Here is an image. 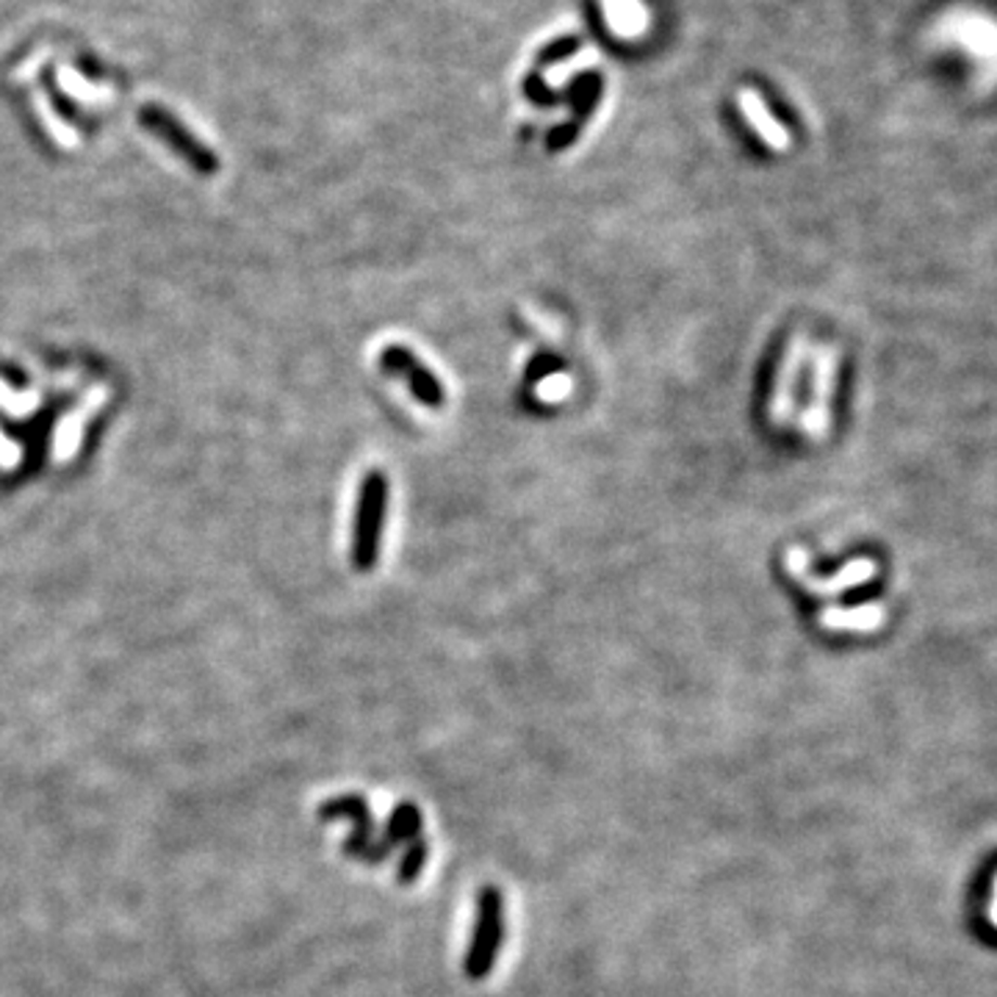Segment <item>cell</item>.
<instances>
[{"label":"cell","mask_w":997,"mask_h":997,"mask_svg":"<svg viewBox=\"0 0 997 997\" xmlns=\"http://www.w3.org/2000/svg\"><path fill=\"white\" fill-rule=\"evenodd\" d=\"M385 508H388V480L383 471H372L360 488L358 527H355L353 560L360 571H369L378 563L380 538H383Z\"/></svg>","instance_id":"obj_1"},{"label":"cell","mask_w":997,"mask_h":997,"mask_svg":"<svg viewBox=\"0 0 997 997\" xmlns=\"http://www.w3.org/2000/svg\"><path fill=\"white\" fill-rule=\"evenodd\" d=\"M502 945V898L494 886H485L480 892V917H477V931L471 940L469 956H465V973L469 979L480 981L490 973L496 954Z\"/></svg>","instance_id":"obj_2"},{"label":"cell","mask_w":997,"mask_h":997,"mask_svg":"<svg viewBox=\"0 0 997 997\" xmlns=\"http://www.w3.org/2000/svg\"><path fill=\"white\" fill-rule=\"evenodd\" d=\"M324 820L338 818V815H347L349 823H353V834L347 840V854L358 856L363 861H383V854H380V845L374 843V823H372V811L366 806L363 795H344L338 801H328V804L319 809Z\"/></svg>","instance_id":"obj_3"},{"label":"cell","mask_w":997,"mask_h":997,"mask_svg":"<svg viewBox=\"0 0 997 997\" xmlns=\"http://www.w3.org/2000/svg\"><path fill=\"white\" fill-rule=\"evenodd\" d=\"M383 363H385V369H391V372L408 374V385L416 397H419V402L430 405V408H440V405H444L446 394H444V388H440V383L433 378V372H430L427 366H422L413 358L410 349L388 347L383 353Z\"/></svg>","instance_id":"obj_4"},{"label":"cell","mask_w":997,"mask_h":997,"mask_svg":"<svg viewBox=\"0 0 997 997\" xmlns=\"http://www.w3.org/2000/svg\"><path fill=\"white\" fill-rule=\"evenodd\" d=\"M608 28L621 39H640L649 34L651 14L643 0H601Z\"/></svg>","instance_id":"obj_5"},{"label":"cell","mask_w":997,"mask_h":997,"mask_svg":"<svg viewBox=\"0 0 997 997\" xmlns=\"http://www.w3.org/2000/svg\"><path fill=\"white\" fill-rule=\"evenodd\" d=\"M738 100H740V108H743L745 119L754 125L756 133L763 137V142H768L770 148H776V150H784L787 144H790V137H787L784 125H781L779 119L770 117L768 106H765L763 98H759L754 89H743Z\"/></svg>","instance_id":"obj_6"},{"label":"cell","mask_w":997,"mask_h":997,"mask_svg":"<svg viewBox=\"0 0 997 997\" xmlns=\"http://www.w3.org/2000/svg\"><path fill=\"white\" fill-rule=\"evenodd\" d=\"M416 836H422V815H419L413 804H399L397 809L391 811L383 848L391 851L397 848V845H410Z\"/></svg>","instance_id":"obj_7"},{"label":"cell","mask_w":997,"mask_h":997,"mask_svg":"<svg viewBox=\"0 0 997 997\" xmlns=\"http://www.w3.org/2000/svg\"><path fill=\"white\" fill-rule=\"evenodd\" d=\"M884 621V610L879 604H868L859 610H829L823 615L826 626L834 629H875Z\"/></svg>","instance_id":"obj_8"},{"label":"cell","mask_w":997,"mask_h":997,"mask_svg":"<svg viewBox=\"0 0 997 997\" xmlns=\"http://www.w3.org/2000/svg\"><path fill=\"white\" fill-rule=\"evenodd\" d=\"M873 574H875V563H870V560H856V563H851L848 568L840 571L836 579H831V583H815V590H820V593H829V590L854 588V585H859V583H868Z\"/></svg>","instance_id":"obj_9"},{"label":"cell","mask_w":997,"mask_h":997,"mask_svg":"<svg viewBox=\"0 0 997 997\" xmlns=\"http://www.w3.org/2000/svg\"><path fill=\"white\" fill-rule=\"evenodd\" d=\"M596 62H599V56H596L593 50H590V48L579 50L576 56H571V59H565V62L554 64L552 69H546V84H549V87H560L563 81H568L571 75L579 73V69H585V64H596Z\"/></svg>","instance_id":"obj_10"},{"label":"cell","mask_w":997,"mask_h":997,"mask_svg":"<svg viewBox=\"0 0 997 997\" xmlns=\"http://www.w3.org/2000/svg\"><path fill=\"white\" fill-rule=\"evenodd\" d=\"M831 372H834V355L826 353L823 358L818 360V372H815V378H818V383H815V408H811V413H809L811 430H815V422H818V410H823V408H826V402H829Z\"/></svg>","instance_id":"obj_11"},{"label":"cell","mask_w":997,"mask_h":997,"mask_svg":"<svg viewBox=\"0 0 997 997\" xmlns=\"http://www.w3.org/2000/svg\"><path fill=\"white\" fill-rule=\"evenodd\" d=\"M424 861H427V843H424V836H416L413 843L408 845V854H405L402 868H399V879L410 884L416 875L422 873Z\"/></svg>","instance_id":"obj_12"},{"label":"cell","mask_w":997,"mask_h":997,"mask_svg":"<svg viewBox=\"0 0 997 997\" xmlns=\"http://www.w3.org/2000/svg\"><path fill=\"white\" fill-rule=\"evenodd\" d=\"M986 917H989V923L997 929V879H995V886H992V898H989V909H986Z\"/></svg>","instance_id":"obj_13"}]
</instances>
